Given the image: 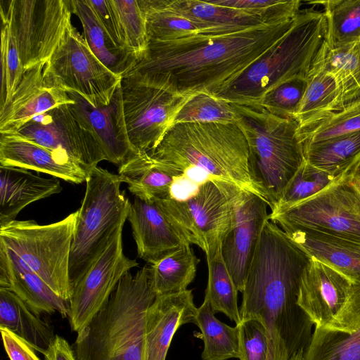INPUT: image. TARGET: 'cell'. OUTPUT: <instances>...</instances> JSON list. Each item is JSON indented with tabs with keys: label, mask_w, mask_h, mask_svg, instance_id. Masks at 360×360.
<instances>
[{
	"label": "cell",
	"mask_w": 360,
	"mask_h": 360,
	"mask_svg": "<svg viewBox=\"0 0 360 360\" xmlns=\"http://www.w3.org/2000/svg\"><path fill=\"white\" fill-rule=\"evenodd\" d=\"M295 18L230 33L149 42L144 57L128 72L142 73L176 95L212 96L279 41Z\"/></svg>",
	"instance_id": "1"
},
{
	"label": "cell",
	"mask_w": 360,
	"mask_h": 360,
	"mask_svg": "<svg viewBox=\"0 0 360 360\" xmlns=\"http://www.w3.org/2000/svg\"><path fill=\"white\" fill-rule=\"evenodd\" d=\"M310 258L268 219L245 279L239 309L241 317L257 319L271 334L298 328L306 319L297 300L301 276Z\"/></svg>",
	"instance_id": "2"
},
{
	"label": "cell",
	"mask_w": 360,
	"mask_h": 360,
	"mask_svg": "<svg viewBox=\"0 0 360 360\" xmlns=\"http://www.w3.org/2000/svg\"><path fill=\"white\" fill-rule=\"evenodd\" d=\"M148 153L178 177L197 169L209 179L261 196L249 176L246 138L236 122L174 124Z\"/></svg>",
	"instance_id": "3"
},
{
	"label": "cell",
	"mask_w": 360,
	"mask_h": 360,
	"mask_svg": "<svg viewBox=\"0 0 360 360\" xmlns=\"http://www.w3.org/2000/svg\"><path fill=\"white\" fill-rule=\"evenodd\" d=\"M149 266L127 271L109 300L77 333L72 348L77 360H143L147 311L155 299Z\"/></svg>",
	"instance_id": "4"
},
{
	"label": "cell",
	"mask_w": 360,
	"mask_h": 360,
	"mask_svg": "<svg viewBox=\"0 0 360 360\" xmlns=\"http://www.w3.org/2000/svg\"><path fill=\"white\" fill-rule=\"evenodd\" d=\"M326 32L323 13L314 8L300 11L288 32L213 96L241 105H259L277 85L307 77Z\"/></svg>",
	"instance_id": "5"
},
{
	"label": "cell",
	"mask_w": 360,
	"mask_h": 360,
	"mask_svg": "<svg viewBox=\"0 0 360 360\" xmlns=\"http://www.w3.org/2000/svg\"><path fill=\"white\" fill-rule=\"evenodd\" d=\"M232 104L248 145L250 178L272 210L305 161L299 124L260 105Z\"/></svg>",
	"instance_id": "6"
},
{
	"label": "cell",
	"mask_w": 360,
	"mask_h": 360,
	"mask_svg": "<svg viewBox=\"0 0 360 360\" xmlns=\"http://www.w3.org/2000/svg\"><path fill=\"white\" fill-rule=\"evenodd\" d=\"M85 182L71 245L72 286L104 252L118 229L124 226L131 208V202L120 190L123 181L118 174L97 166Z\"/></svg>",
	"instance_id": "7"
},
{
	"label": "cell",
	"mask_w": 360,
	"mask_h": 360,
	"mask_svg": "<svg viewBox=\"0 0 360 360\" xmlns=\"http://www.w3.org/2000/svg\"><path fill=\"white\" fill-rule=\"evenodd\" d=\"M191 97L172 94L142 73L127 72L113 97L122 139L132 150L152 151Z\"/></svg>",
	"instance_id": "8"
},
{
	"label": "cell",
	"mask_w": 360,
	"mask_h": 360,
	"mask_svg": "<svg viewBox=\"0 0 360 360\" xmlns=\"http://www.w3.org/2000/svg\"><path fill=\"white\" fill-rule=\"evenodd\" d=\"M78 210L57 222L13 220L0 225V243L17 254L60 297L72 295L70 257Z\"/></svg>",
	"instance_id": "9"
},
{
	"label": "cell",
	"mask_w": 360,
	"mask_h": 360,
	"mask_svg": "<svg viewBox=\"0 0 360 360\" xmlns=\"http://www.w3.org/2000/svg\"><path fill=\"white\" fill-rule=\"evenodd\" d=\"M0 10L24 72L46 64L72 25L69 0H1Z\"/></svg>",
	"instance_id": "10"
},
{
	"label": "cell",
	"mask_w": 360,
	"mask_h": 360,
	"mask_svg": "<svg viewBox=\"0 0 360 360\" xmlns=\"http://www.w3.org/2000/svg\"><path fill=\"white\" fill-rule=\"evenodd\" d=\"M297 303L316 328L349 333L360 328V285L312 257L301 276Z\"/></svg>",
	"instance_id": "11"
},
{
	"label": "cell",
	"mask_w": 360,
	"mask_h": 360,
	"mask_svg": "<svg viewBox=\"0 0 360 360\" xmlns=\"http://www.w3.org/2000/svg\"><path fill=\"white\" fill-rule=\"evenodd\" d=\"M44 75L52 84L77 94L94 108L109 105L122 80L100 61L72 25L45 64Z\"/></svg>",
	"instance_id": "12"
},
{
	"label": "cell",
	"mask_w": 360,
	"mask_h": 360,
	"mask_svg": "<svg viewBox=\"0 0 360 360\" xmlns=\"http://www.w3.org/2000/svg\"><path fill=\"white\" fill-rule=\"evenodd\" d=\"M285 232L311 230L360 245V193L348 174L315 195L270 213Z\"/></svg>",
	"instance_id": "13"
},
{
	"label": "cell",
	"mask_w": 360,
	"mask_h": 360,
	"mask_svg": "<svg viewBox=\"0 0 360 360\" xmlns=\"http://www.w3.org/2000/svg\"><path fill=\"white\" fill-rule=\"evenodd\" d=\"M181 238L205 255L216 251L233 222L232 204L212 179L207 180L187 198L169 195L155 200Z\"/></svg>",
	"instance_id": "14"
},
{
	"label": "cell",
	"mask_w": 360,
	"mask_h": 360,
	"mask_svg": "<svg viewBox=\"0 0 360 360\" xmlns=\"http://www.w3.org/2000/svg\"><path fill=\"white\" fill-rule=\"evenodd\" d=\"M214 181L233 208V226L221 241V251L237 290L243 292L263 226L269 219V205L262 196L235 184Z\"/></svg>",
	"instance_id": "15"
},
{
	"label": "cell",
	"mask_w": 360,
	"mask_h": 360,
	"mask_svg": "<svg viewBox=\"0 0 360 360\" xmlns=\"http://www.w3.org/2000/svg\"><path fill=\"white\" fill-rule=\"evenodd\" d=\"M120 227L104 252L84 275L72 286L68 319L71 330L85 327L109 300L121 278L139 264L123 252Z\"/></svg>",
	"instance_id": "16"
},
{
	"label": "cell",
	"mask_w": 360,
	"mask_h": 360,
	"mask_svg": "<svg viewBox=\"0 0 360 360\" xmlns=\"http://www.w3.org/2000/svg\"><path fill=\"white\" fill-rule=\"evenodd\" d=\"M16 133L47 148L65 153L89 172L106 160L72 104L56 107L33 117Z\"/></svg>",
	"instance_id": "17"
},
{
	"label": "cell",
	"mask_w": 360,
	"mask_h": 360,
	"mask_svg": "<svg viewBox=\"0 0 360 360\" xmlns=\"http://www.w3.org/2000/svg\"><path fill=\"white\" fill-rule=\"evenodd\" d=\"M45 64H38L23 73L14 93L0 108V134L16 133L33 117L75 101L44 77Z\"/></svg>",
	"instance_id": "18"
},
{
	"label": "cell",
	"mask_w": 360,
	"mask_h": 360,
	"mask_svg": "<svg viewBox=\"0 0 360 360\" xmlns=\"http://www.w3.org/2000/svg\"><path fill=\"white\" fill-rule=\"evenodd\" d=\"M0 166L18 167L82 184L89 172L63 152L47 148L18 133L0 134Z\"/></svg>",
	"instance_id": "19"
},
{
	"label": "cell",
	"mask_w": 360,
	"mask_h": 360,
	"mask_svg": "<svg viewBox=\"0 0 360 360\" xmlns=\"http://www.w3.org/2000/svg\"><path fill=\"white\" fill-rule=\"evenodd\" d=\"M197 309L192 290L155 297L147 311L143 360H165L175 333L195 323Z\"/></svg>",
	"instance_id": "20"
},
{
	"label": "cell",
	"mask_w": 360,
	"mask_h": 360,
	"mask_svg": "<svg viewBox=\"0 0 360 360\" xmlns=\"http://www.w3.org/2000/svg\"><path fill=\"white\" fill-rule=\"evenodd\" d=\"M0 288L19 297L39 315L68 317L69 302L57 295L17 254L0 243Z\"/></svg>",
	"instance_id": "21"
},
{
	"label": "cell",
	"mask_w": 360,
	"mask_h": 360,
	"mask_svg": "<svg viewBox=\"0 0 360 360\" xmlns=\"http://www.w3.org/2000/svg\"><path fill=\"white\" fill-rule=\"evenodd\" d=\"M127 220L139 257L150 264L186 243L155 201L135 197Z\"/></svg>",
	"instance_id": "22"
},
{
	"label": "cell",
	"mask_w": 360,
	"mask_h": 360,
	"mask_svg": "<svg viewBox=\"0 0 360 360\" xmlns=\"http://www.w3.org/2000/svg\"><path fill=\"white\" fill-rule=\"evenodd\" d=\"M56 178H44L27 169L0 166V225L15 220L30 204L61 192Z\"/></svg>",
	"instance_id": "23"
},
{
	"label": "cell",
	"mask_w": 360,
	"mask_h": 360,
	"mask_svg": "<svg viewBox=\"0 0 360 360\" xmlns=\"http://www.w3.org/2000/svg\"><path fill=\"white\" fill-rule=\"evenodd\" d=\"M309 256L360 285V245L311 230L285 232Z\"/></svg>",
	"instance_id": "24"
},
{
	"label": "cell",
	"mask_w": 360,
	"mask_h": 360,
	"mask_svg": "<svg viewBox=\"0 0 360 360\" xmlns=\"http://www.w3.org/2000/svg\"><path fill=\"white\" fill-rule=\"evenodd\" d=\"M118 175L135 197L146 201L171 195L174 184L181 179L148 152L139 150L131 153L119 166Z\"/></svg>",
	"instance_id": "25"
},
{
	"label": "cell",
	"mask_w": 360,
	"mask_h": 360,
	"mask_svg": "<svg viewBox=\"0 0 360 360\" xmlns=\"http://www.w3.org/2000/svg\"><path fill=\"white\" fill-rule=\"evenodd\" d=\"M311 65L326 70L336 79L340 89L338 110L360 100V39L335 48L323 41Z\"/></svg>",
	"instance_id": "26"
},
{
	"label": "cell",
	"mask_w": 360,
	"mask_h": 360,
	"mask_svg": "<svg viewBox=\"0 0 360 360\" xmlns=\"http://www.w3.org/2000/svg\"><path fill=\"white\" fill-rule=\"evenodd\" d=\"M162 3L173 13L207 27L214 34L230 33L265 25L257 17L214 4L210 0H162Z\"/></svg>",
	"instance_id": "27"
},
{
	"label": "cell",
	"mask_w": 360,
	"mask_h": 360,
	"mask_svg": "<svg viewBox=\"0 0 360 360\" xmlns=\"http://www.w3.org/2000/svg\"><path fill=\"white\" fill-rule=\"evenodd\" d=\"M0 328L25 340L44 354L56 335L51 326L13 292L0 288Z\"/></svg>",
	"instance_id": "28"
},
{
	"label": "cell",
	"mask_w": 360,
	"mask_h": 360,
	"mask_svg": "<svg viewBox=\"0 0 360 360\" xmlns=\"http://www.w3.org/2000/svg\"><path fill=\"white\" fill-rule=\"evenodd\" d=\"M75 101L73 107L100 146L106 160L120 166L136 150L122 139L116 124L114 99L103 108H94L75 93H68Z\"/></svg>",
	"instance_id": "29"
},
{
	"label": "cell",
	"mask_w": 360,
	"mask_h": 360,
	"mask_svg": "<svg viewBox=\"0 0 360 360\" xmlns=\"http://www.w3.org/2000/svg\"><path fill=\"white\" fill-rule=\"evenodd\" d=\"M69 4L72 13L81 22L83 37L92 52L105 67L122 78L136 62L110 39L88 0H69Z\"/></svg>",
	"instance_id": "30"
},
{
	"label": "cell",
	"mask_w": 360,
	"mask_h": 360,
	"mask_svg": "<svg viewBox=\"0 0 360 360\" xmlns=\"http://www.w3.org/2000/svg\"><path fill=\"white\" fill-rule=\"evenodd\" d=\"M200 262L191 244H183L150 264L148 281L151 290L157 297L187 290L195 277Z\"/></svg>",
	"instance_id": "31"
},
{
	"label": "cell",
	"mask_w": 360,
	"mask_h": 360,
	"mask_svg": "<svg viewBox=\"0 0 360 360\" xmlns=\"http://www.w3.org/2000/svg\"><path fill=\"white\" fill-rule=\"evenodd\" d=\"M303 146L307 162L335 176L349 174L360 162V131Z\"/></svg>",
	"instance_id": "32"
},
{
	"label": "cell",
	"mask_w": 360,
	"mask_h": 360,
	"mask_svg": "<svg viewBox=\"0 0 360 360\" xmlns=\"http://www.w3.org/2000/svg\"><path fill=\"white\" fill-rule=\"evenodd\" d=\"M306 78L307 89L293 117L299 127L337 111L340 101L339 86L330 73L311 65Z\"/></svg>",
	"instance_id": "33"
},
{
	"label": "cell",
	"mask_w": 360,
	"mask_h": 360,
	"mask_svg": "<svg viewBox=\"0 0 360 360\" xmlns=\"http://www.w3.org/2000/svg\"><path fill=\"white\" fill-rule=\"evenodd\" d=\"M144 14L149 42L172 41L200 33L214 34L198 24L167 9L162 0H139Z\"/></svg>",
	"instance_id": "34"
},
{
	"label": "cell",
	"mask_w": 360,
	"mask_h": 360,
	"mask_svg": "<svg viewBox=\"0 0 360 360\" xmlns=\"http://www.w3.org/2000/svg\"><path fill=\"white\" fill-rule=\"evenodd\" d=\"M204 342L202 360H227L240 358L237 326L231 327L214 316L206 299L197 309L195 322Z\"/></svg>",
	"instance_id": "35"
},
{
	"label": "cell",
	"mask_w": 360,
	"mask_h": 360,
	"mask_svg": "<svg viewBox=\"0 0 360 360\" xmlns=\"http://www.w3.org/2000/svg\"><path fill=\"white\" fill-rule=\"evenodd\" d=\"M122 50L136 64L146 55L148 37L139 0H108ZM135 64V65H136Z\"/></svg>",
	"instance_id": "36"
},
{
	"label": "cell",
	"mask_w": 360,
	"mask_h": 360,
	"mask_svg": "<svg viewBox=\"0 0 360 360\" xmlns=\"http://www.w3.org/2000/svg\"><path fill=\"white\" fill-rule=\"evenodd\" d=\"M206 257L208 281L205 299L214 314L221 312L237 325L241 321L237 299L238 290L224 262L221 247L206 254Z\"/></svg>",
	"instance_id": "37"
},
{
	"label": "cell",
	"mask_w": 360,
	"mask_h": 360,
	"mask_svg": "<svg viewBox=\"0 0 360 360\" xmlns=\"http://www.w3.org/2000/svg\"><path fill=\"white\" fill-rule=\"evenodd\" d=\"M321 4L326 23L325 43L330 47L347 45L360 39V0L309 1Z\"/></svg>",
	"instance_id": "38"
},
{
	"label": "cell",
	"mask_w": 360,
	"mask_h": 360,
	"mask_svg": "<svg viewBox=\"0 0 360 360\" xmlns=\"http://www.w3.org/2000/svg\"><path fill=\"white\" fill-rule=\"evenodd\" d=\"M304 360H360V328L349 333L315 327Z\"/></svg>",
	"instance_id": "39"
},
{
	"label": "cell",
	"mask_w": 360,
	"mask_h": 360,
	"mask_svg": "<svg viewBox=\"0 0 360 360\" xmlns=\"http://www.w3.org/2000/svg\"><path fill=\"white\" fill-rule=\"evenodd\" d=\"M360 131V100L321 119L300 127L298 136L303 145L335 139Z\"/></svg>",
	"instance_id": "40"
},
{
	"label": "cell",
	"mask_w": 360,
	"mask_h": 360,
	"mask_svg": "<svg viewBox=\"0 0 360 360\" xmlns=\"http://www.w3.org/2000/svg\"><path fill=\"white\" fill-rule=\"evenodd\" d=\"M343 176H333L313 166L305 160L271 213L283 210L315 195Z\"/></svg>",
	"instance_id": "41"
},
{
	"label": "cell",
	"mask_w": 360,
	"mask_h": 360,
	"mask_svg": "<svg viewBox=\"0 0 360 360\" xmlns=\"http://www.w3.org/2000/svg\"><path fill=\"white\" fill-rule=\"evenodd\" d=\"M236 122L232 103L212 95L191 96L176 114L173 124L195 122Z\"/></svg>",
	"instance_id": "42"
},
{
	"label": "cell",
	"mask_w": 360,
	"mask_h": 360,
	"mask_svg": "<svg viewBox=\"0 0 360 360\" xmlns=\"http://www.w3.org/2000/svg\"><path fill=\"white\" fill-rule=\"evenodd\" d=\"M219 6L248 13L261 20L262 23L274 25L295 18L300 12L299 0H210Z\"/></svg>",
	"instance_id": "43"
},
{
	"label": "cell",
	"mask_w": 360,
	"mask_h": 360,
	"mask_svg": "<svg viewBox=\"0 0 360 360\" xmlns=\"http://www.w3.org/2000/svg\"><path fill=\"white\" fill-rule=\"evenodd\" d=\"M307 86L306 77H297L285 81L268 91L259 105L277 116L293 119Z\"/></svg>",
	"instance_id": "44"
},
{
	"label": "cell",
	"mask_w": 360,
	"mask_h": 360,
	"mask_svg": "<svg viewBox=\"0 0 360 360\" xmlns=\"http://www.w3.org/2000/svg\"><path fill=\"white\" fill-rule=\"evenodd\" d=\"M1 36L0 108L8 101L24 73L16 43L6 23L2 22Z\"/></svg>",
	"instance_id": "45"
},
{
	"label": "cell",
	"mask_w": 360,
	"mask_h": 360,
	"mask_svg": "<svg viewBox=\"0 0 360 360\" xmlns=\"http://www.w3.org/2000/svg\"><path fill=\"white\" fill-rule=\"evenodd\" d=\"M239 333L240 360H267L266 330L255 318L242 319L236 325Z\"/></svg>",
	"instance_id": "46"
},
{
	"label": "cell",
	"mask_w": 360,
	"mask_h": 360,
	"mask_svg": "<svg viewBox=\"0 0 360 360\" xmlns=\"http://www.w3.org/2000/svg\"><path fill=\"white\" fill-rule=\"evenodd\" d=\"M4 349L10 360H41L35 349L9 330L0 328Z\"/></svg>",
	"instance_id": "47"
},
{
	"label": "cell",
	"mask_w": 360,
	"mask_h": 360,
	"mask_svg": "<svg viewBox=\"0 0 360 360\" xmlns=\"http://www.w3.org/2000/svg\"><path fill=\"white\" fill-rule=\"evenodd\" d=\"M88 2L108 37L118 48L122 50L108 0H88Z\"/></svg>",
	"instance_id": "48"
},
{
	"label": "cell",
	"mask_w": 360,
	"mask_h": 360,
	"mask_svg": "<svg viewBox=\"0 0 360 360\" xmlns=\"http://www.w3.org/2000/svg\"><path fill=\"white\" fill-rule=\"evenodd\" d=\"M43 355L44 360H77L72 347L58 335H55Z\"/></svg>",
	"instance_id": "49"
},
{
	"label": "cell",
	"mask_w": 360,
	"mask_h": 360,
	"mask_svg": "<svg viewBox=\"0 0 360 360\" xmlns=\"http://www.w3.org/2000/svg\"><path fill=\"white\" fill-rule=\"evenodd\" d=\"M350 182L354 186L360 193V162L348 174Z\"/></svg>",
	"instance_id": "50"
},
{
	"label": "cell",
	"mask_w": 360,
	"mask_h": 360,
	"mask_svg": "<svg viewBox=\"0 0 360 360\" xmlns=\"http://www.w3.org/2000/svg\"><path fill=\"white\" fill-rule=\"evenodd\" d=\"M304 350L300 349L297 351L291 356L289 360H304Z\"/></svg>",
	"instance_id": "51"
}]
</instances>
